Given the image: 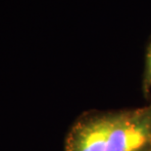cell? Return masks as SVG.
I'll list each match as a JSON object with an SVG mask.
<instances>
[{
	"label": "cell",
	"instance_id": "3",
	"mask_svg": "<svg viewBox=\"0 0 151 151\" xmlns=\"http://www.w3.org/2000/svg\"><path fill=\"white\" fill-rule=\"evenodd\" d=\"M145 81L148 84H151V46L149 48L148 55L146 60V71H145Z\"/></svg>",
	"mask_w": 151,
	"mask_h": 151
},
{
	"label": "cell",
	"instance_id": "1",
	"mask_svg": "<svg viewBox=\"0 0 151 151\" xmlns=\"http://www.w3.org/2000/svg\"><path fill=\"white\" fill-rule=\"evenodd\" d=\"M151 140V113L134 112L113 118L107 151H140Z\"/></svg>",
	"mask_w": 151,
	"mask_h": 151
},
{
	"label": "cell",
	"instance_id": "2",
	"mask_svg": "<svg viewBox=\"0 0 151 151\" xmlns=\"http://www.w3.org/2000/svg\"><path fill=\"white\" fill-rule=\"evenodd\" d=\"M113 118L93 117L79 121L70 132L66 151H107Z\"/></svg>",
	"mask_w": 151,
	"mask_h": 151
}]
</instances>
